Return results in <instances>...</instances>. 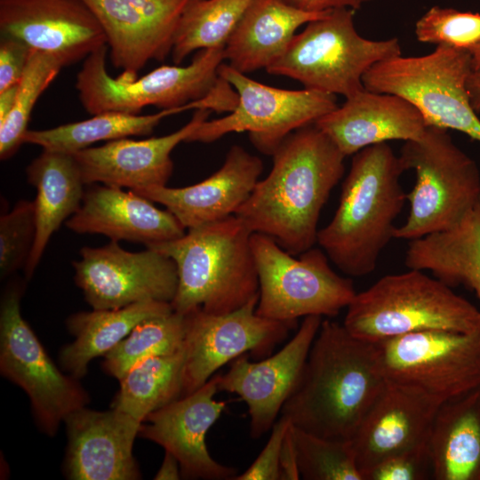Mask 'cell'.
<instances>
[{"label": "cell", "instance_id": "cell-47", "mask_svg": "<svg viewBox=\"0 0 480 480\" xmlns=\"http://www.w3.org/2000/svg\"><path fill=\"white\" fill-rule=\"evenodd\" d=\"M471 66L472 70L480 69V44L474 48L471 52Z\"/></svg>", "mask_w": 480, "mask_h": 480}, {"label": "cell", "instance_id": "cell-23", "mask_svg": "<svg viewBox=\"0 0 480 480\" xmlns=\"http://www.w3.org/2000/svg\"><path fill=\"white\" fill-rule=\"evenodd\" d=\"M262 171L260 157L235 145L221 167L201 182L184 188L165 185L133 191L163 204L189 229L235 214L251 195Z\"/></svg>", "mask_w": 480, "mask_h": 480}, {"label": "cell", "instance_id": "cell-41", "mask_svg": "<svg viewBox=\"0 0 480 480\" xmlns=\"http://www.w3.org/2000/svg\"><path fill=\"white\" fill-rule=\"evenodd\" d=\"M32 51L33 49L20 39L1 36L0 92L20 83Z\"/></svg>", "mask_w": 480, "mask_h": 480}, {"label": "cell", "instance_id": "cell-7", "mask_svg": "<svg viewBox=\"0 0 480 480\" xmlns=\"http://www.w3.org/2000/svg\"><path fill=\"white\" fill-rule=\"evenodd\" d=\"M401 55L397 38L370 40L354 24V10L340 8L310 21L266 70L306 89L348 98L364 89V75L376 63Z\"/></svg>", "mask_w": 480, "mask_h": 480}, {"label": "cell", "instance_id": "cell-8", "mask_svg": "<svg viewBox=\"0 0 480 480\" xmlns=\"http://www.w3.org/2000/svg\"><path fill=\"white\" fill-rule=\"evenodd\" d=\"M472 71L469 52L437 45L424 56L398 55L376 63L364 75L363 84L407 100L428 125L459 131L480 142V119L467 90Z\"/></svg>", "mask_w": 480, "mask_h": 480}, {"label": "cell", "instance_id": "cell-15", "mask_svg": "<svg viewBox=\"0 0 480 480\" xmlns=\"http://www.w3.org/2000/svg\"><path fill=\"white\" fill-rule=\"evenodd\" d=\"M72 264L76 284L92 309L148 300L172 303L177 291L175 262L151 248L129 252L110 241L100 247H83Z\"/></svg>", "mask_w": 480, "mask_h": 480}, {"label": "cell", "instance_id": "cell-22", "mask_svg": "<svg viewBox=\"0 0 480 480\" xmlns=\"http://www.w3.org/2000/svg\"><path fill=\"white\" fill-rule=\"evenodd\" d=\"M211 112L196 109L188 124L164 136L139 140L122 138L73 154L84 184L132 190L165 186L173 170L172 151L180 142L188 141Z\"/></svg>", "mask_w": 480, "mask_h": 480}, {"label": "cell", "instance_id": "cell-28", "mask_svg": "<svg viewBox=\"0 0 480 480\" xmlns=\"http://www.w3.org/2000/svg\"><path fill=\"white\" fill-rule=\"evenodd\" d=\"M428 446L433 479L480 480V386L442 403Z\"/></svg>", "mask_w": 480, "mask_h": 480}, {"label": "cell", "instance_id": "cell-21", "mask_svg": "<svg viewBox=\"0 0 480 480\" xmlns=\"http://www.w3.org/2000/svg\"><path fill=\"white\" fill-rule=\"evenodd\" d=\"M442 403L387 380L350 440L363 479L386 458L427 444Z\"/></svg>", "mask_w": 480, "mask_h": 480}, {"label": "cell", "instance_id": "cell-1", "mask_svg": "<svg viewBox=\"0 0 480 480\" xmlns=\"http://www.w3.org/2000/svg\"><path fill=\"white\" fill-rule=\"evenodd\" d=\"M272 156L268 175L235 215L299 256L317 242L320 213L344 174L346 156L315 124L292 132Z\"/></svg>", "mask_w": 480, "mask_h": 480}, {"label": "cell", "instance_id": "cell-39", "mask_svg": "<svg viewBox=\"0 0 480 480\" xmlns=\"http://www.w3.org/2000/svg\"><path fill=\"white\" fill-rule=\"evenodd\" d=\"M433 478L428 443L389 456L377 464L365 480H425Z\"/></svg>", "mask_w": 480, "mask_h": 480}, {"label": "cell", "instance_id": "cell-36", "mask_svg": "<svg viewBox=\"0 0 480 480\" xmlns=\"http://www.w3.org/2000/svg\"><path fill=\"white\" fill-rule=\"evenodd\" d=\"M300 478L305 480H364L350 440L308 433L292 424Z\"/></svg>", "mask_w": 480, "mask_h": 480}, {"label": "cell", "instance_id": "cell-12", "mask_svg": "<svg viewBox=\"0 0 480 480\" xmlns=\"http://www.w3.org/2000/svg\"><path fill=\"white\" fill-rule=\"evenodd\" d=\"M218 73L236 92L237 104L224 117L204 121L188 141L207 143L230 132H247L260 152L272 156L292 132L315 124L338 107L334 94L266 85L229 64L221 63Z\"/></svg>", "mask_w": 480, "mask_h": 480}, {"label": "cell", "instance_id": "cell-18", "mask_svg": "<svg viewBox=\"0 0 480 480\" xmlns=\"http://www.w3.org/2000/svg\"><path fill=\"white\" fill-rule=\"evenodd\" d=\"M0 32L52 55L63 67L107 44L84 0H0Z\"/></svg>", "mask_w": 480, "mask_h": 480}, {"label": "cell", "instance_id": "cell-11", "mask_svg": "<svg viewBox=\"0 0 480 480\" xmlns=\"http://www.w3.org/2000/svg\"><path fill=\"white\" fill-rule=\"evenodd\" d=\"M23 284H10L0 305V372L28 396L39 428L54 436L72 412L90 397L79 380L64 374L51 359L20 312Z\"/></svg>", "mask_w": 480, "mask_h": 480}, {"label": "cell", "instance_id": "cell-43", "mask_svg": "<svg viewBox=\"0 0 480 480\" xmlns=\"http://www.w3.org/2000/svg\"><path fill=\"white\" fill-rule=\"evenodd\" d=\"M306 12H322L340 8L358 9L364 0H286Z\"/></svg>", "mask_w": 480, "mask_h": 480}, {"label": "cell", "instance_id": "cell-32", "mask_svg": "<svg viewBox=\"0 0 480 480\" xmlns=\"http://www.w3.org/2000/svg\"><path fill=\"white\" fill-rule=\"evenodd\" d=\"M185 350L152 356L131 368L120 380L112 408L140 422L151 412L182 396Z\"/></svg>", "mask_w": 480, "mask_h": 480}, {"label": "cell", "instance_id": "cell-46", "mask_svg": "<svg viewBox=\"0 0 480 480\" xmlns=\"http://www.w3.org/2000/svg\"><path fill=\"white\" fill-rule=\"evenodd\" d=\"M18 84L0 92V123H2L12 109Z\"/></svg>", "mask_w": 480, "mask_h": 480}, {"label": "cell", "instance_id": "cell-9", "mask_svg": "<svg viewBox=\"0 0 480 480\" xmlns=\"http://www.w3.org/2000/svg\"><path fill=\"white\" fill-rule=\"evenodd\" d=\"M108 46L83 61L76 89L90 115L116 111L139 115L148 106L161 109L183 107L210 94L220 84L218 69L224 48L198 51L188 66L163 65L132 81L112 77L107 70Z\"/></svg>", "mask_w": 480, "mask_h": 480}, {"label": "cell", "instance_id": "cell-24", "mask_svg": "<svg viewBox=\"0 0 480 480\" xmlns=\"http://www.w3.org/2000/svg\"><path fill=\"white\" fill-rule=\"evenodd\" d=\"M77 234H100L111 241L147 247L182 236L186 228L168 210H160L135 191L100 183L86 188L79 210L66 222Z\"/></svg>", "mask_w": 480, "mask_h": 480}, {"label": "cell", "instance_id": "cell-38", "mask_svg": "<svg viewBox=\"0 0 480 480\" xmlns=\"http://www.w3.org/2000/svg\"><path fill=\"white\" fill-rule=\"evenodd\" d=\"M36 235L34 201L20 200L0 217V276L5 278L24 268Z\"/></svg>", "mask_w": 480, "mask_h": 480}, {"label": "cell", "instance_id": "cell-25", "mask_svg": "<svg viewBox=\"0 0 480 480\" xmlns=\"http://www.w3.org/2000/svg\"><path fill=\"white\" fill-rule=\"evenodd\" d=\"M315 125L325 133L345 156L389 140H413L428 126L418 108L394 94L365 88L323 116Z\"/></svg>", "mask_w": 480, "mask_h": 480}, {"label": "cell", "instance_id": "cell-5", "mask_svg": "<svg viewBox=\"0 0 480 480\" xmlns=\"http://www.w3.org/2000/svg\"><path fill=\"white\" fill-rule=\"evenodd\" d=\"M347 308L344 327L370 342L422 331L480 330V310L420 269L381 277L356 292Z\"/></svg>", "mask_w": 480, "mask_h": 480}, {"label": "cell", "instance_id": "cell-4", "mask_svg": "<svg viewBox=\"0 0 480 480\" xmlns=\"http://www.w3.org/2000/svg\"><path fill=\"white\" fill-rule=\"evenodd\" d=\"M252 235L244 220L233 214L148 247L176 264L173 311L185 315L199 308L210 314H228L259 296Z\"/></svg>", "mask_w": 480, "mask_h": 480}, {"label": "cell", "instance_id": "cell-33", "mask_svg": "<svg viewBox=\"0 0 480 480\" xmlns=\"http://www.w3.org/2000/svg\"><path fill=\"white\" fill-rule=\"evenodd\" d=\"M252 0H189L174 34L175 65L195 51L224 48Z\"/></svg>", "mask_w": 480, "mask_h": 480}, {"label": "cell", "instance_id": "cell-17", "mask_svg": "<svg viewBox=\"0 0 480 480\" xmlns=\"http://www.w3.org/2000/svg\"><path fill=\"white\" fill-rule=\"evenodd\" d=\"M323 316H308L293 337L277 352L250 361L249 354L232 361L220 375L219 391L240 396L248 407L250 434L260 438L271 430L278 414L294 389Z\"/></svg>", "mask_w": 480, "mask_h": 480}, {"label": "cell", "instance_id": "cell-2", "mask_svg": "<svg viewBox=\"0 0 480 480\" xmlns=\"http://www.w3.org/2000/svg\"><path fill=\"white\" fill-rule=\"evenodd\" d=\"M386 383L376 344L323 320L281 416L316 436L351 440Z\"/></svg>", "mask_w": 480, "mask_h": 480}, {"label": "cell", "instance_id": "cell-42", "mask_svg": "<svg viewBox=\"0 0 480 480\" xmlns=\"http://www.w3.org/2000/svg\"><path fill=\"white\" fill-rule=\"evenodd\" d=\"M300 474L298 458L290 424L281 447L279 459V480H299Z\"/></svg>", "mask_w": 480, "mask_h": 480}, {"label": "cell", "instance_id": "cell-3", "mask_svg": "<svg viewBox=\"0 0 480 480\" xmlns=\"http://www.w3.org/2000/svg\"><path fill=\"white\" fill-rule=\"evenodd\" d=\"M404 168L388 143L366 147L354 154L343 181L338 208L318 230L317 244L345 275L372 273L394 236V222L406 194L400 177Z\"/></svg>", "mask_w": 480, "mask_h": 480}, {"label": "cell", "instance_id": "cell-6", "mask_svg": "<svg viewBox=\"0 0 480 480\" xmlns=\"http://www.w3.org/2000/svg\"><path fill=\"white\" fill-rule=\"evenodd\" d=\"M416 181L406 194L409 213L396 227L395 238L414 240L456 226L480 196L476 163L452 140L447 130L428 125L423 135L404 141L399 155Z\"/></svg>", "mask_w": 480, "mask_h": 480}, {"label": "cell", "instance_id": "cell-40", "mask_svg": "<svg viewBox=\"0 0 480 480\" xmlns=\"http://www.w3.org/2000/svg\"><path fill=\"white\" fill-rule=\"evenodd\" d=\"M291 422L281 416L271 428L268 440L260 453L243 473L233 480H279V459L284 435Z\"/></svg>", "mask_w": 480, "mask_h": 480}, {"label": "cell", "instance_id": "cell-34", "mask_svg": "<svg viewBox=\"0 0 480 480\" xmlns=\"http://www.w3.org/2000/svg\"><path fill=\"white\" fill-rule=\"evenodd\" d=\"M184 334V315L175 311L145 319L104 356L102 368L120 380L140 362L180 349Z\"/></svg>", "mask_w": 480, "mask_h": 480}, {"label": "cell", "instance_id": "cell-35", "mask_svg": "<svg viewBox=\"0 0 480 480\" xmlns=\"http://www.w3.org/2000/svg\"><path fill=\"white\" fill-rule=\"evenodd\" d=\"M62 68V64L52 55L32 51L23 76L18 84L12 109L0 123L1 160L11 158L24 143L23 138L37 100Z\"/></svg>", "mask_w": 480, "mask_h": 480}, {"label": "cell", "instance_id": "cell-13", "mask_svg": "<svg viewBox=\"0 0 480 480\" xmlns=\"http://www.w3.org/2000/svg\"><path fill=\"white\" fill-rule=\"evenodd\" d=\"M388 381L441 402L480 386V330H430L374 342Z\"/></svg>", "mask_w": 480, "mask_h": 480}, {"label": "cell", "instance_id": "cell-48", "mask_svg": "<svg viewBox=\"0 0 480 480\" xmlns=\"http://www.w3.org/2000/svg\"><path fill=\"white\" fill-rule=\"evenodd\" d=\"M365 1H368V0H364V2H365Z\"/></svg>", "mask_w": 480, "mask_h": 480}, {"label": "cell", "instance_id": "cell-10", "mask_svg": "<svg viewBox=\"0 0 480 480\" xmlns=\"http://www.w3.org/2000/svg\"><path fill=\"white\" fill-rule=\"evenodd\" d=\"M251 244L259 277L256 313L260 316L281 322L331 317L356 294L352 280L331 268L322 249L312 247L295 258L259 233H252Z\"/></svg>", "mask_w": 480, "mask_h": 480}, {"label": "cell", "instance_id": "cell-45", "mask_svg": "<svg viewBox=\"0 0 480 480\" xmlns=\"http://www.w3.org/2000/svg\"><path fill=\"white\" fill-rule=\"evenodd\" d=\"M470 104L476 114L480 113V69L473 70L467 80Z\"/></svg>", "mask_w": 480, "mask_h": 480}, {"label": "cell", "instance_id": "cell-30", "mask_svg": "<svg viewBox=\"0 0 480 480\" xmlns=\"http://www.w3.org/2000/svg\"><path fill=\"white\" fill-rule=\"evenodd\" d=\"M170 302L148 300L113 309H92L71 315L67 328L75 337L60 351L62 369L80 380L89 363L105 356L141 321L172 312Z\"/></svg>", "mask_w": 480, "mask_h": 480}, {"label": "cell", "instance_id": "cell-16", "mask_svg": "<svg viewBox=\"0 0 480 480\" xmlns=\"http://www.w3.org/2000/svg\"><path fill=\"white\" fill-rule=\"evenodd\" d=\"M106 36L118 79L132 81L150 60L172 52L180 17L189 0H84Z\"/></svg>", "mask_w": 480, "mask_h": 480}, {"label": "cell", "instance_id": "cell-19", "mask_svg": "<svg viewBox=\"0 0 480 480\" xmlns=\"http://www.w3.org/2000/svg\"><path fill=\"white\" fill-rule=\"evenodd\" d=\"M221 373L214 374L196 391L151 412L139 436L163 446L179 461L184 479L233 480L237 469L215 460L205 437L227 406L214 400Z\"/></svg>", "mask_w": 480, "mask_h": 480}, {"label": "cell", "instance_id": "cell-29", "mask_svg": "<svg viewBox=\"0 0 480 480\" xmlns=\"http://www.w3.org/2000/svg\"><path fill=\"white\" fill-rule=\"evenodd\" d=\"M405 265L449 286L465 284L480 300V196L453 228L409 241Z\"/></svg>", "mask_w": 480, "mask_h": 480}, {"label": "cell", "instance_id": "cell-20", "mask_svg": "<svg viewBox=\"0 0 480 480\" xmlns=\"http://www.w3.org/2000/svg\"><path fill=\"white\" fill-rule=\"evenodd\" d=\"M68 445L64 472L71 480L141 478L132 449L142 422L112 408H79L64 420Z\"/></svg>", "mask_w": 480, "mask_h": 480}, {"label": "cell", "instance_id": "cell-31", "mask_svg": "<svg viewBox=\"0 0 480 480\" xmlns=\"http://www.w3.org/2000/svg\"><path fill=\"white\" fill-rule=\"evenodd\" d=\"M192 109L190 103L177 108L162 109L150 115L103 112L75 123L45 130H28L24 143L43 149L75 154L102 140H115L129 136L150 134L165 117Z\"/></svg>", "mask_w": 480, "mask_h": 480}, {"label": "cell", "instance_id": "cell-26", "mask_svg": "<svg viewBox=\"0 0 480 480\" xmlns=\"http://www.w3.org/2000/svg\"><path fill=\"white\" fill-rule=\"evenodd\" d=\"M286 0H252L224 47V59L241 73L268 68L285 52L296 30L325 16Z\"/></svg>", "mask_w": 480, "mask_h": 480}, {"label": "cell", "instance_id": "cell-14", "mask_svg": "<svg viewBox=\"0 0 480 480\" xmlns=\"http://www.w3.org/2000/svg\"><path fill=\"white\" fill-rule=\"evenodd\" d=\"M259 296L228 314L215 315L195 308L184 315L185 361L182 396L205 384L217 371L240 356L262 359L297 326L256 313Z\"/></svg>", "mask_w": 480, "mask_h": 480}, {"label": "cell", "instance_id": "cell-37", "mask_svg": "<svg viewBox=\"0 0 480 480\" xmlns=\"http://www.w3.org/2000/svg\"><path fill=\"white\" fill-rule=\"evenodd\" d=\"M415 35L421 43L470 52L480 44V13L433 6L417 20Z\"/></svg>", "mask_w": 480, "mask_h": 480}, {"label": "cell", "instance_id": "cell-44", "mask_svg": "<svg viewBox=\"0 0 480 480\" xmlns=\"http://www.w3.org/2000/svg\"><path fill=\"white\" fill-rule=\"evenodd\" d=\"M181 477L180 467L178 460L169 452H165L163 462L156 472V480H178Z\"/></svg>", "mask_w": 480, "mask_h": 480}, {"label": "cell", "instance_id": "cell-27", "mask_svg": "<svg viewBox=\"0 0 480 480\" xmlns=\"http://www.w3.org/2000/svg\"><path fill=\"white\" fill-rule=\"evenodd\" d=\"M28 181L36 188L35 244L24 268L29 279L39 264L52 236L80 208L85 185L71 154L43 149L27 167Z\"/></svg>", "mask_w": 480, "mask_h": 480}]
</instances>
